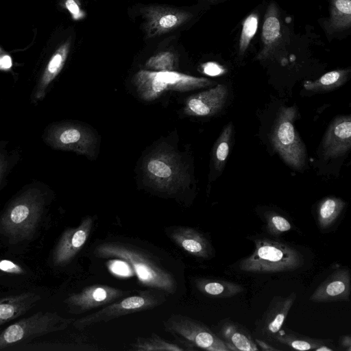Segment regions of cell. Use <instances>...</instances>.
<instances>
[{
    "mask_svg": "<svg viewBox=\"0 0 351 351\" xmlns=\"http://www.w3.org/2000/svg\"><path fill=\"white\" fill-rule=\"evenodd\" d=\"M142 28L146 39H154L186 25L193 14L184 9L161 4L145 5L141 9Z\"/></svg>",
    "mask_w": 351,
    "mask_h": 351,
    "instance_id": "obj_10",
    "label": "cell"
},
{
    "mask_svg": "<svg viewBox=\"0 0 351 351\" xmlns=\"http://www.w3.org/2000/svg\"><path fill=\"white\" fill-rule=\"evenodd\" d=\"M43 212L38 194L27 193L16 199L0 218V232L10 242L28 239L36 228Z\"/></svg>",
    "mask_w": 351,
    "mask_h": 351,
    "instance_id": "obj_5",
    "label": "cell"
},
{
    "mask_svg": "<svg viewBox=\"0 0 351 351\" xmlns=\"http://www.w3.org/2000/svg\"><path fill=\"white\" fill-rule=\"evenodd\" d=\"M229 351H256L259 348L250 333L241 324L230 319L220 324L219 336Z\"/></svg>",
    "mask_w": 351,
    "mask_h": 351,
    "instance_id": "obj_20",
    "label": "cell"
},
{
    "mask_svg": "<svg viewBox=\"0 0 351 351\" xmlns=\"http://www.w3.org/2000/svg\"><path fill=\"white\" fill-rule=\"evenodd\" d=\"M132 82L139 97L146 101H154L167 91H190L215 84L207 78L175 71H154L146 69L136 72Z\"/></svg>",
    "mask_w": 351,
    "mask_h": 351,
    "instance_id": "obj_4",
    "label": "cell"
},
{
    "mask_svg": "<svg viewBox=\"0 0 351 351\" xmlns=\"http://www.w3.org/2000/svg\"><path fill=\"white\" fill-rule=\"evenodd\" d=\"M255 343H256L257 346L259 347V350H261L263 351H279L280 349L274 348V346L269 345L264 340L260 339H254Z\"/></svg>",
    "mask_w": 351,
    "mask_h": 351,
    "instance_id": "obj_35",
    "label": "cell"
},
{
    "mask_svg": "<svg viewBox=\"0 0 351 351\" xmlns=\"http://www.w3.org/2000/svg\"><path fill=\"white\" fill-rule=\"evenodd\" d=\"M296 298L297 293L293 291L287 296H276L272 299L263 317L256 324V330L259 336L272 341L273 337L282 328Z\"/></svg>",
    "mask_w": 351,
    "mask_h": 351,
    "instance_id": "obj_14",
    "label": "cell"
},
{
    "mask_svg": "<svg viewBox=\"0 0 351 351\" xmlns=\"http://www.w3.org/2000/svg\"><path fill=\"white\" fill-rule=\"evenodd\" d=\"M94 219L91 217L84 218L80 224L65 230L59 239L52 255L56 265L69 263L86 242L92 230Z\"/></svg>",
    "mask_w": 351,
    "mask_h": 351,
    "instance_id": "obj_13",
    "label": "cell"
},
{
    "mask_svg": "<svg viewBox=\"0 0 351 351\" xmlns=\"http://www.w3.org/2000/svg\"><path fill=\"white\" fill-rule=\"evenodd\" d=\"M75 320L55 312H38L0 332V350L48 333L62 330Z\"/></svg>",
    "mask_w": 351,
    "mask_h": 351,
    "instance_id": "obj_6",
    "label": "cell"
},
{
    "mask_svg": "<svg viewBox=\"0 0 351 351\" xmlns=\"http://www.w3.org/2000/svg\"><path fill=\"white\" fill-rule=\"evenodd\" d=\"M351 26V0H330V16L325 23L329 34L342 32Z\"/></svg>",
    "mask_w": 351,
    "mask_h": 351,
    "instance_id": "obj_22",
    "label": "cell"
},
{
    "mask_svg": "<svg viewBox=\"0 0 351 351\" xmlns=\"http://www.w3.org/2000/svg\"><path fill=\"white\" fill-rule=\"evenodd\" d=\"M232 134V124L229 123L223 129L213 149V163L217 171H221L229 154Z\"/></svg>",
    "mask_w": 351,
    "mask_h": 351,
    "instance_id": "obj_28",
    "label": "cell"
},
{
    "mask_svg": "<svg viewBox=\"0 0 351 351\" xmlns=\"http://www.w3.org/2000/svg\"><path fill=\"white\" fill-rule=\"evenodd\" d=\"M0 64L5 69H8L12 65V60L10 56H5L0 60Z\"/></svg>",
    "mask_w": 351,
    "mask_h": 351,
    "instance_id": "obj_37",
    "label": "cell"
},
{
    "mask_svg": "<svg viewBox=\"0 0 351 351\" xmlns=\"http://www.w3.org/2000/svg\"><path fill=\"white\" fill-rule=\"evenodd\" d=\"M333 350H334V349L330 348V346H328V344H324V345L319 346L317 349H315V351H333Z\"/></svg>",
    "mask_w": 351,
    "mask_h": 351,
    "instance_id": "obj_38",
    "label": "cell"
},
{
    "mask_svg": "<svg viewBox=\"0 0 351 351\" xmlns=\"http://www.w3.org/2000/svg\"><path fill=\"white\" fill-rule=\"evenodd\" d=\"M197 287L204 294L219 298L233 297L243 291V287L237 283L216 279H202Z\"/></svg>",
    "mask_w": 351,
    "mask_h": 351,
    "instance_id": "obj_26",
    "label": "cell"
},
{
    "mask_svg": "<svg viewBox=\"0 0 351 351\" xmlns=\"http://www.w3.org/2000/svg\"><path fill=\"white\" fill-rule=\"evenodd\" d=\"M350 271L348 267L337 268L319 284L309 300L313 302L347 301L350 295Z\"/></svg>",
    "mask_w": 351,
    "mask_h": 351,
    "instance_id": "obj_15",
    "label": "cell"
},
{
    "mask_svg": "<svg viewBox=\"0 0 351 351\" xmlns=\"http://www.w3.org/2000/svg\"><path fill=\"white\" fill-rule=\"evenodd\" d=\"M0 270L11 274H21L24 272L19 265L6 259L0 261Z\"/></svg>",
    "mask_w": 351,
    "mask_h": 351,
    "instance_id": "obj_33",
    "label": "cell"
},
{
    "mask_svg": "<svg viewBox=\"0 0 351 351\" xmlns=\"http://www.w3.org/2000/svg\"><path fill=\"white\" fill-rule=\"evenodd\" d=\"M254 241V251L239 264V269L243 271L256 274L291 271L304 265L302 254L287 243L268 238Z\"/></svg>",
    "mask_w": 351,
    "mask_h": 351,
    "instance_id": "obj_2",
    "label": "cell"
},
{
    "mask_svg": "<svg viewBox=\"0 0 351 351\" xmlns=\"http://www.w3.org/2000/svg\"><path fill=\"white\" fill-rule=\"evenodd\" d=\"M258 25V14L252 12L243 22L242 29L239 42V55L242 56L256 33Z\"/></svg>",
    "mask_w": 351,
    "mask_h": 351,
    "instance_id": "obj_31",
    "label": "cell"
},
{
    "mask_svg": "<svg viewBox=\"0 0 351 351\" xmlns=\"http://www.w3.org/2000/svg\"><path fill=\"white\" fill-rule=\"evenodd\" d=\"M48 141L57 149L72 151L90 158L95 156L97 146L94 132L75 123H64L53 128Z\"/></svg>",
    "mask_w": 351,
    "mask_h": 351,
    "instance_id": "obj_11",
    "label": "cell"
},
{
    "mask_svg": "<svg viewBox=\"0 0 351 351\" xmlns=\"http://www.w3.org/2000/svg\"><path fill=\"white\" fill-rule=\"evenodd\" d=\"M203 1H208V2L214 3V2L218 1L219 0H203Z\"/></svg>",
    "mask_w": 351,
    "mask_h": 351,
    "instance_id": "obj_40",
    "label": "cell"
},
{
    "mask_svg": "<svg viewBox=\"0 0 351 351\" xmlns=\"http://www.w3.org/2000/svg\"><path fill=\"white\" fill-rule=\"evenodd\" d=\"M3 158H4L3 157V156L0 155V178L3 170L5 169V167H6V161Z\"/></svg>",
    "mask_w": 351,
    "mask_h": 351,
    "instance_id": "obj_39",
    "label": "cell"
},
{
    "mask_svg": "<svg viewBox=\"0 0 351 351\" xmlns=\"http://www.w3.org/2000/svg\"><path fill=\"white\" fill-rule=\"evenodd\" d=\"M282 38V23L280 12L274 2H271L266 10L262 27L261 40L263 47L256 55L258 60H265L271 58Z\"/></svg>",
    "mask_w": 351,
    "mask_h": 351,
    "instance_id": "obj_18",
    "label": "cell"
},
{
    "mask_svg": "<svg viewBox=\"0 0 351 351\" xmlns=\"http://www.w3.org/2000/svg\"><path fill=\"white\" fill-rule=\"evenodd\" d=\"M70 48L71 42L66 40L57 49L51 56L38 84L36 94V98L39 99L45 95L48 86L60 72L68 57Z\"/></svg>",
    "mask_w": 351,
    "mask_h": 351,
    "instance_id": "obj_23",
    "label": "cell"
},
{
    "mask_svg": "<svg viewBox=\"0 0 351 351\" xmlns=\"http://www.w3.org/2000/svg\"><path fill=\"white\" fill-rule=\"evenodd\" d=\"M266 230L272 236H280L292 228V224L285 217L275 213L267 212L264 215Z\"/></svg>",
    "mask_w": 351,
    "mask_h": 351,
    "instance_id": "obj_32",
    "label": "cell"
},
{
    "mask_svg": "<svg viewBox=\"0 0 351 351\" xmlns=\"http://www.w3.org/2000/svg\"><path fill=\"white\" fill-rule=\"evenodd\" d=\"M228 97V88L217 84L208 90L189 97L185 102L184 114L193 117H210L219 112Z\"/></svg>",
    "mask_w": 351,
    "mask_h": 351,
    "instance_id": "obj_16",
    "label": "cell"
},
{
    "mask_svg": "<svg viewBox=\"0 0 351 351\" xmlns=\"http://www.w3.org/2000/svg\"><path fill=\"white\" fill-rule=\"evenodd\" d=\"M351 146L350 116L337 117L329 126L322 141V152L326 158L346 154Z\"/></svg>",
    "mask_w": 351,
    "mask_h": 351,
    "instance_id": "obj_17",
    "label": "cell"
},
{
    "mask_svg": "<svg viewBox=\"0 0 351 351\" xmlns=\"http://www.w3.org/2000/svg\"><path fill=\"white\" fill-rule=\"evenodd\" d=\"M350 69H337L329 71L315 81H306L304 87L306 90L328 91L342 86L348 80Z\"/></svg>",
    "mask_w": 351,
    "mask_h": 351,
    "instance_id": "obj_27",
    "label": "cell"
},
{
    "mask_svg": "<svg viewBox=\"0 0 351 351\" xmlns=\"http://www.w3.org/2000/svg\"><path fill=\"white\" fill-rule=\"evenodd\" d=\"M272 341L283 344L296 350H315L319 346L328 344L330 339L311 338L289 329L280 330L273 337Z\"/></svg>",
    "mask_w": 351,
    "mask_h": 351,
    "instance_id": "obj_24",
    "label": "cell"
},
{
    "mask_svg": "<svg viewBox=\"0 0 351 351\" xmlns=\"http://www.w3.org/2000/svg\"><path fill=\"white\" fill-rule=\"evenodd\" d=\"M177 55L171 51H162L151 56L145 62L146 70L173 71L177 68Z\"/></svg>",
    "mask_w": 351,
    "mask_h": 351,
    "instance_id": "obj_30",
    "label": "cell"
},
{
    "mask_svg": "<svg viewBox=\"0 0 351 351\" xmlns=\"http://www.w3.org/2000/svg\"><path fill=\"white\" fill-rule=\"evenodd\" d=\"M165 293L161 291H142L138 295L126 296L99 311L75 319L73 325L78 330L106 322L120 317L154 308L165 300Z\"/></svg>",
    "mask_w": 351,
    "mask_h": 351,
    "instance_id": "obj_8",
    "label": "cell"
},
{
    "mask_svg": "<svg viewBox=\"0 0 351 351\" xmlns=\"http://www.w3.org/2000/svg\"><path fill=\"white\" fill-rule=\"evenodd\" d=\"M203 72L210 76H217L224 73L225 69L221 65L215 62H207L202 65Z\"/></svg>",
    "mask_w": 351,
    "mask_h": 351,
    "instance_id": "obj_34",
    "label": "cell"
},
{
    "mask_svg": "<svg viewBox=\"0 0 351 351\" xmlns=\"http://www.w3.org/2000/svg\"><path fill=\"white\" fill-rule=\"evenodd\" d=\"M340 345L346 351H351V337L350 335H343L340 338Z\"/></svg>",
    "mask_w": 351,
    "mask_h": 351,
    "instance_id": "obj_36",
    "label": "cell"
},
{
    "mask_svg": "<svg viewBox=\"0 0 351 351\" xmlns=\"http://www.w3.org/2000/svg\"><path fill=\"white\" fill-rule=\"evenodd\" d=\"M132 348L136 351H182L183 347L178 344L168 342L157 335H152L149 337H138L132 345Z\"/></svg>",
    "mask_w": 351,
    "mask_h": 351,
    "instance_id": "obj_29",
    "label": "cell"
},
{
    "mask_svg": "<svg viewBox=\"0 0 351 351\" xmlns=\"http://www.w3.org/2000/svg\"><path fill=\"white\" fill-rule=\"evenodd\" d=\"M143 171L151 186L162 192L175 193L189 182L180 156L167 145H161L145 158Z\"/></svg>",
    "mask_w": 351,
    "mask_h": 351,
    "instance_id": "obj_3",
    "label": "cell"
},
{
    "mask_svg": "<svg viewBox=\"0 0 351 351\" xmlns=\"http://www.w3.org/2000/svg\"><path fill=\"white\" fill-rule=\"evenodd\" d=\"M346 206V202L336 197L323 199L317 208V223L319 228L326 230L335 225Z\"/></svg>",
    "mask_w": 351,
    "mask_h": 351,
    "instance_id": "obj_25",
    "label": "cell"
},
{
    "mask_svg": "<svg viewBox=\"0 0 351 351\" xmlns=\"http://www.w3.org/2000/svg\"><path fill=\"white\" fill-rule=\"evenodd\" d=\"M100 258H117L128 263L141 282L167 293H174L177 283L172 273L156 257L143 249L125 241H105L95 248Z\"/></svg>",
    "mask_w": 351,
    "mask_h": 351,
    "instance_id": "obj_1",
    "label": "cell"
},
{
    "mask_svg": "<svg viewBox=\"0 0 351 351\" xmlns=\"http://www.w3.org/2000/svg\"><path fill=\"white\" fill-rule=\"evenodd\" d=\"M169 237L178 246L189 254L202 258H208L213 247L206 237L198 230L184 226L173 228Z\"/></svg>",
    "mask_w": 351,
    "mask_h": 351,
    "instance_id": "obj_19",
    "label": "cell"
},
{
    "mask_svg": "<svg viewBox=\"0 0 351 351\" xmlns=\"http://www.w3.org/2000/svg\"><path fill=\"white\" fill-rule=\"evenodd\" d=\"M165 330L184 346L208 351H229L224 341L203 323L180 314H173L164 322Z\"/></svg>",
    "mask_w": 351,
    "mask_h": 351,
    "instance_id": "obj_7",
    "label": "cell"
},
{
    "mask_svg": "<svg viewBox=\"0 0 351 351\" xmlns=\"http://www.w3.org/2000/svg\"><path fill=\"white\" fill-rule=\"evenodd\" d=\"M33 292H25L0 299V326L25 314L39 300Z\"/></svg>",
    "mask_w": 351,
    "mask_h": 351,
    "instance_id": "obj_21",
    "label": "cell"
},
{
    "mask_svg": "<svg viewBox=\"0 0 351 351\" xmlns=\"http://www.w3.org/2000/svg\"><path fill=\"white\" fill-rule=\"evenodd\" d=\"M296 117L297 109L295 106L281 108L271 138L275 149L284 161L292 168L300 170L305 165L306 152L293 125Z\"/></svg>",
    "mask_w": 351,
    "mask_h": 351,
    "instance_id": "obj_9",
    "label": "cell"
},
{
    "mask_svg": "<svg viewBox=\"0 0 351 351\" xmlns=\"http://www.w3.org/2000/svg\"><path fill=\"white\" fill-rule=\"evenodd\" d=\"M130 291L108 285H93L71 295L65 300L72 313H83L99 307H104L128 296Z\"/></svg>",
    "mask_w": 351,
    "mask_h": 351,
    "instance_id": "obj_12",
    "label": "cell"
}]
</instances>
